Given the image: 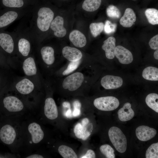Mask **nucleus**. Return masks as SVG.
<instances>
[{
    "label": "nucleus",
    "mask_w": 158,
    "mask_h": 158,
    "mask_svg": "<svg viewBox=\"0 0 158 158\" xmlns=\"http://www.w3.org/2000/svg\"><path fill=\"white\" fill-rule=\"evenodd\" d=\"M92 64L83 66L74 72L61 78L46 79L49 82L54 92L66 96L82 94L92 86L90 76Z\"/></svg>",
    "instance_id": "f257e3e1"
},
{
    "label": "nucleus",
    "mask_w": 158,
    "mask_h": 158,
    "mask_svg": "<svg viewBox=\"0 0 158 158\" xmlns=\"http://www.w3.org/2000/svg\"><path fill=\"white\" fill-rule=\"evenodd\" d=\"M34 110L32 105L14 92L6 90L0 96V121L21 120Z\"/></svg>",
    "instance_id": "f03ea898"
},
{
    "label": "nucleus",
    "mask_w": 158,
    "mask_h": 158,
    "mask_svg": "<svg viewBox=\"0 0 158 158\" xmlns=\"http://www.w3.org/2000/svg\"><path fill=\"white\" fill-rule=\"evenodd\" d=\"M40 122L32 114L21 121V141L19 153L26 154L39 150L45 136Z\"/></svg>",
    "instance_id": "7ed1b4c3"
},
{
    "label": "nucleus",
    "mask_w": 158,
    "mask_h": 158,
    "mask_svg": "<svg viewBox=\"0 0 158 158\" xmlns=\"http://www.w3.org/2000/svg\"><path fill=\"white\" fill-rule=\"evenodd\" d=\"M6 90L18 94L32 105L35 110L39 104L44 92V88L40 89L34 82L25 76L14 75Z\"/></svg>",
    "instance_id": "20e7f679"
},
{
    "label": "nucleus",
    "mask_w": 158,
    "mask_h": 158,
    "mask_svg": "<svg viewBox=\"0 0 158 158\" xmlns=\"http://www.w3.org/2000/svg\"><path fill=\"white\" fill-rule=\"evenodd\" d=\"M20 121L11 120L0 121V143L15 154L19 153L21 145Z\"/></svg>",
    "instance_id": "39448f33"
},
{
    "label": "nucleus",
    "mask_w": 158,
    "mask_h": 158,
    "mask_svg": "<svg viewBox=\"0 0 158 158\" xmlns=\"http://www.w3.org/2000/svg\"><path fill=\"white\" fill-rule=\"evenodd\" d=\"M20 67L24 76L32 80L40 89H44V79L34 56H29L23 60Z\"/></svg>",
    "instance_id": "423d86ee"
},
{
    "label": "nucleus",
    "mask_w": 158,
    "mask_h": 158,
    "mask_svg": "<svg viewBox=\"0 0 158 158\" xmlns=\"http://www.w3.org/2000/svg\"><path fill=\"white\" fill-rule=\"evenodd\" d=\"M44 88L45 97L44 99L43 97L39 104L43 105V113L46 118L50 120L56 119L58 117V111L55 102L52 97L54 92L49 81L45 79Z\"/></svg>",
    "instance_id": "0eeeda50"
},
{
    "label": "nucleus",
    "mask_w": 158,
    "mask_h": 158,
    "mask_svg": "<svg viewBox=\"0 0 158 158\" xmlns=\"http://www.w3.org/2000/svg\"><path fill=\"white\" fill-rule=\"evenodd\" d=\"M108 135L116 150L120 153L125 152L127 148V139L121 130L116 127H112L109 130Z\"/></svg>",
    "instance_id": "6e6552de"
},
{
    "label": "nucleus",
    "mask_w": 158,
    "mask_h": 158,
    "mask_svg": "<svg viewBox=\"0 0 158 158\" xmlns=\"http://www.w3.org/2000/svg\"><path fill=\"white\" fill-rule=\"evenodd\" d=\"M90 64H92V62L88 59L76 61H67L50 78L63 77L74 72L83 66Z\"/></svg>",
    "instance_id": "1a4fd4ad"
},
{
    "label": "nucleus",
    "mask_w": 158,
    "mask_h": 158,
    "mask_svg": "<svg viewBox=\"0 0 158 158\" xmlns=\"http://www.w3.org/2000/svg\"><path fill=\"white\" fill-rule=\"evenodd\" d=\"M37 14V23L38 28L43 32L47 31L53 20L54 12L49 8L44 7L39 9Z\"/></svg>",
    "instance_id": "9d476101"
},
{
    "label": "nucleus",
    "mask_w": 158,
    "mask_h": 158,
    "mask_svg": "<svg viewBox=\"0 0 158 158\" xmlns=\"http://www.w3.org/2000/svg\"><path fill=\"white\" fill-rule=\"evenodd\" d=\"M93 104L99 110L107 111L116 109L119 106V102L115 97L105 96L96 98L94 100Z\"/></svg>",
    "instance_id": "9b49d317"
},
{
    "label": "nucleus",
    "mask_w": 158,
    "mask_h": 158,
    "mask_svg": "<svg viewBox=\"0 0 158 158\" xmlns=\"http://www.w3.org/2000/svg\"><path fill=\"white\" fill-rule=\"evenodd\" d=\"M89 123L88 119L85 118L82 120L81 123H78L75 125L74 132L77 138L83 140L88 138L93 129L92 123Z\"/></svg>",
    "instance_id": "f8f14e48"
},
{
    "label": "nucleus",
    "mask_w": 158,
    "mask_h": 158,
    "mask_svg": "<svg viewBox=\"0 0 158 158\" xmlns=\"http://www.w3.org/2000/svg\"><path fill=\"white\" fill-rule=\"evenodd\" d=\"M61 53L63 59L68 61H76L87 59L80 50L74 47L65 46L62 48Z\"/></svg>",
    "instance_id": "ddd939ff"
},
{
    "label": "nucleus",
    "mask_w": 158,
    "mask_h": 158,
    "mask_svg": "<svg viewBox=\"0 0 158 158\" xmlns=\"http://www.w3.org/2000/svg\"><path fill=\"white\" fill-rule=\"evenodd\" d=\"M100 83L101 86L104 89H115L122 85L123 80L119 76L106 75L102 78Z\"/></svg>",
    "instance_id": "4468645a"
},
{
    "label": "nucleus",
    "mask_w": 158,
    "mask_h": 158,
    "mask_svg": "<svg viewBox=\"0 0 158 158\" xmlns=\"http://www.w3.org/2000/svg\"><path fill=\"white\" fill-rule=\"evenodd\" d=\"M114 54L120 63L123 64H129L133 60V57L131 52L121 46L118 45L116 47Z\"/></svg>",
    "instance_id": "2eb2a0df"
},
{
    "label": "nucleus",
    "mask_w": 158,
    "mask_h": 158,
    "mask_svg": "<svg viewBox=\"0 0 158 158\" xmlns=\"http://www.w3.org/2000/svg\"><path fill=\"white\" fill-rule=\"evenodd\" d=\"M136 135L140 141H145L154 138L157 133L156 130L145 126H141L137 127L135 130Z\"/></svg>",
    "instance_id": "dca6fc26"
},
{
    "label": "nucleus",
    "mask_w": 158,
    "mask_h": 158,
    "mask_svg": "<svg viewBox=\"0 0 158 158\" xmlns=\"http://www.w3.org/2000/svg\"><path fill=\"white\" fill-rule=\"evenodd\" d=\"M31 50V45L27 40L22 38L20 39L18 43L17 51L19 55L18 57L20 63L30 56Z\"/></svg>",
    "instance_id": "f3484780"
},
{
    "label": "nucleus",
    "mask_w": 158,
    "mask_h": 158,
    "mask_svg": "<svg viewBox=\"0 0 158 158\" xmlns=\"http://www.w3.org/2000/svg\"><path fill=\"white\" fill-rule=\"evenodd\" d=\"M63 18L60 16H57L52 20L50 27L56 37H63L66 35V31L63 26Z\"/></svg>",
    "instance_id": "a211bd4d"
},
{
    "label": "nucleus",
    "mask_w": 158,
    "mask_h": 158,
    "mask_svg": "<svg viewBox=\"0 0 158 158\" xmlns=\"http://www.w3.org/2000/svg\"><path fill=\"white\" fill-rule=\"evenodd\" d=\"M13 75L11 70L0 68V96L8 87Z\"/></svg>",
    "instance_id": "6ab92c4d"
},
{
    "label": "nucleus",
    "mask_w": 158,
    "mask_h": 158,
    "mask_svg": "<svg viewBox=\"0 0 158 158\" xmlns=\"http://www.w3.org/2000/svg\"><path fill=\"white\" fill-rule=\"evenodd\" d=\"M69 39L73 45L77 48H83L87 44V40L85 35L77 30H73L70 33Z\"/></svg>",
    "instance_id": "aec40b11"
},
{
    "label": "nucleus",
    "mask_w": 158,
    "mask_h": 158,
    "mask_svg": "<svg viewBox=\"0 0 158 158\" xmlns=\"http://www.w3.org/2000/svg\"><path fill=\"white\" fill-rule=\"evenodd\" d=\"M115 43V38L113 37H109L103 42L102 48L104 51L105 56L108 59H111L114 58Z\"/></svg>",
    "instance_id": "412c9836"
},
{
    "label": "nucleus",
    "mask_w": 158,
    "mask_h": 158,
    "mask_svg": "<svg viewBox=\"0 0 158 158\" xmlns=\"http://www.w3.org/2000/svg\"><path fill=\"white\" fill-rule=\"evenodd\" d=\"M136 20V16L133 10L130 8L126 9L124 14L120 20V24L125 28L131 27Z\"/></svg>",
    "instance_id": "4be33fe9"
},
{
    "label": "nucleus",
    "mask_w": 158,
    "mask_h": 158,
    "mask_svg": "<svg viewBox=\"0 0 158 158\" xmlns=\"http://www.w3.org/2000/svg\"><path fill=\"white\" fill-rule=\"evenodd\" d=\"M117 114L119 119L122 121L130 120L134 116V112L131 108V105L128 102L124 104L123 107L118 110Z\"/></svg>",
    "instance_id": "5701e85b"
},
{
    "label": "nucleus",
    "mask_w": 158,
    "mask_h": 158,
    "mask_svg": "<svg viewBox=\"0 0 158 158\" xmlns=\"http://www.w3.org/2000/svg\"><path fill=\"white\" fill-rule=\"evenodd\" d=\"M17 12L13 11L6 12L0 17V28H3L14 21L17 18Z\"/></svg>",
    "instance_id": "b1692460"
},
{
    "label": "nucleus",
    "mask_w": 158,
    "mask_h": 158,
    "mask_svg": "<svg viewBox=\"0 0 158 158\" xmlns=\"http://www.w3.org/2000/svg\"><path fill=\"white\" fill-rule=\"evenodd\" d=\"M142 76L144 79L148 80L158 81V69L152 66L147 67L143 70Z\"/></svg>",
    "instance_id": "393cba45"
},
{
    "label": "nucleus",
    "mask_w": 158,
    "mask_h": 158,
    "mask_svg": "<svg viewBox=\"0 0 158 158\" xmlns=\"http://www.w3.org/2000/svg\"><path fill=\"white\" fill-rule=\"evenodd\" d=\"M102 0H85L82 4V8L88 12L94 11L100 6Z\"/></svg>",
    "instance_id": "a878e982"
},
{
    "label": "nucleus",
    "mask_w": 158,
    "mask_h": 158,
    "mask_svg": "<svg viewBox=\"0 0 158 158\" xmlns=\"http://www.w3.org/2000/svg\"><path fill=\"white\" fill-rule=\"evenodd\" d=\"M158 95L154 93L148 94L145 101L147 105L157 113L158 112Z\"/></svg>",
    "instance_id": "bb28decb"
},
{
    "label": "nucleus",
    "mask_w": 158,
    "mask_h": 158,
    "mask_svg": "<svg viewBox=\"0 0 158 158\" xmlns=\"http://www.w3.org/2000/svg\"><path fill=\"white\" fill-rule=\"evenodd\" d=\"M58 151L59 154L64 158H77V156L71 147L65 145L59 147Z\"/></svg>",
    "instance_id": "cd10ccee"
},
{
    "label": "nucleus",
    "mask_w": 158,
    "mask_h": 158,
    "mask_svg": "<svg viewBox=\"0 0 158 158\" xmlns=\"http://www.w3.org/2000/svg\"><path fill=\"white\" fill-rule=\"evenodd\" d=\"M145 16L149 23L153 25L158 24V11L154 8L147 9L145 12Z\"/></svg>",
    "instance_id": "c85d7f7f"
},
{
    "label": "nucleus",
    "mask_w": 158,
    "mask_h": 158,
    "mask_svg": "<svg viewBox=\"0 0 158 158\" xmlns=\"http://www.w3.org/2000/svg\"><path fill=\"white\" fill-rule=\"evenodd\" d=\"M104 25L102 22L91 23L90 25V28L93 36L95 37L102 31Z\"/></svg>",
    "instance_id": "c756f323"
},
{
    "label": "nucleus",
    "mask_w": 158,
    "mask_h": 158,
    "mask_svg": "<svg viewBox=\"0 0 158 158\" xmlns=\"http://www.w3.org/2000/svg\"><path fill=\"white\" fill-rule=\"evenodd\" d=\"M146 158H158V143L151 145L147 150L145 154Z\"/></svg>",
    "instance_id": "7c9ffc66"
},
{
    "label": "nucleus",
    "mask_w": 158,
    "mask_h": 158,
    "mask_svg": "<svg viewBox=\"0 0 158 158\" xmlns=\"http://www.w3.org/2000/svg\"><path fill=\"white\" fill-rule=\"evenodd\" d=\"M106 12L107 16L111 18H118L121 16V13L119 9L113 5L108 6Z\"/></svg>",
    "instance_id": "2f4dec72"
},
{
    "label": "nucleus",
    "mask_w": 158,
    "mask_h": 158,
    "mask_svg": "<svg viewBox=\"0 0 158 158\" xmlns=\"http://www.w3.org/2000/svg\"><path fill=\"white\" fill-rule=\"evenodd\" d=\"M101 152L107 158H114L115 155L114 149L109 145L105 144L99 148Z\"/></svg>",
    "instance_id": "473e14b6"
},
{
    "label": "nucleus",
    "mask_w": 158,
    "mask_h": 158,
    "mask_svg": "<svg viewBox=\"0 0 158 158\" xmlns=\"http://www.w3.org/2000/svg\"><path fill=\"white\" fill-rule=\"evenodd\" d=\"M3 4L9 7L20 8L24 4L23 0H2Z\"/></svg>",
    "instance_id": "72a5a7b5"
},
{
    "label": "nucleus",
    "mask_w": 158,
    "mask_h": 158,
    "mask_svg": "<svg viewBox=\"0 0 158 158\" xmlns=\"http://www.w3.org/2000/svg\"><path fill=\"white\" fill-rule=\"evenodd\" d=\"M104 27L105 32L107 34H110L115 32L117 25L116 23H112L110 21L107 20L105 21Z\"/></svg>",
    "instance_id": "f704fd0d"
},
{
    "label": "nucleus",
    "mask_w": 158,
    "mask_h": 158,
    "mask_svg": "<svg viewBox=\"0 0 158 158\" xmlns=\"http://www.w3.org/2000/svg\"><path fill=\"white\" fill-rule=\"evenodd\" d=\"M74 109L73 112V116L76 117L79 116L80 113V108L81 107L80 102L78 100H75L73 103Z\"/></svg>",
    "instance_id": "c9c22d12"
},
{
    "label": "nucleus",
    "mask_w": 158,
    "mask_h": 158,
    "mask_svg": "<svg viewBox=\"0 0 158 158\" xmlns=\"http://www.w3.org/2000/svg\"><path fill=\"white\" fill-rule=\"evenodd\" d=\"M149 44L152 49L154 50L158 49V35H156L151 39Z\"/></svg>",
    "instance_id": "e433bc0d"
},
{
    "label": "nucleus",
    "mask_w": 158,
    "mask_h": 158,
    "mask_svg": "<svg viewBox=\"0 0 158 158\" xmlns=\"http://www.w3.org/2000/svg\"><path fill=\"white\" fill-rule=\"evenodd\" d=\"M96 157L94 152L91 150H88L86 153L83 156L81 157L82 158H95Z\"/></svg>",
    "instance_id": "4c0bfd02"
},
{
    "label": "nucleus",
    "mask_w": 158,
    "mask_h": 158,
    "mask_svg": "<svg viewBox=\"0 0 158 158\" xmlns=\"http://www.w3.org/2000/svg\"><path fill=\"white\" fill-rule=\"evenodd\" d=\"M154 56L155 59H158V50L157 49L154 53Z\"/></svg>",
    "instance_id": "58836bf2"
},
{
    "label": "nucleus",
    "mask_w": 158,
    "mask_h": 158,
    "mask_svg": "<svg viewBox=\"0 0 158 158\" xmlns=\"http://www.w3.org/2000/svg\"><path fill=\"white\" fill-rule=\"evenodd\" d=\"M63 106L65 107H70V104L67 102H64L63 103Z\"/></svg>",
    "instance_id": "ea45409f"
},
{
    "label": "nucleus",
    "mask_w": 158,
    "mask_h": 158,
    "mask_svg": "<svg viewBox=\"0 0 158 158\" xmlns=\"http://www.w3.org/2000/svg\"><path fill=\"white\" fill-rule=\"evenodd\" d=\"M71 111L70 109H68L66 113V116L68 117L70 116L71 115Z\"/></svg>",
    "instance_id": "a19ab883"
},
{
    "label": "nucleus",
    "mask_w": 158,
    "mask_h": 158,
    "mask_svg": "<svg viewBox=\"0 0 158 158\" xmlns=\"http://www.w3.org/2000/svg\"></svg>",
    "instance_id": "79ce46f5"
}]
</instances>
